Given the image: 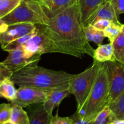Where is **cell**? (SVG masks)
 <instances>
[{
  "label": "cell",
  "mask_w": 124,
  "mask_h": 124,
  "mask_svg": "<svg viewBox=\"0 0 124 124\" xmlns=\"http://www.w3.org/2000/svg\"><path fill=\"white\" fill-rule=\"evenodd\" d=\"M42 27L53 41L56 53L80 58L86 54L93 57L94 49L85 34L79 0Z\"/></svg>",
  "instance_id": "6da1fadb"
},
{
  "label": "cell",
  "mask_w": 124,
  "mask_h": 124,
  "mask_svg": "<svg viewBox=\"0 0 124 124\" xmlns=\"http://www.w3.org/2000/svg\"><path fill=\"white\" fill-rule=\"evenodd\" d=\"M73 74L62 71H54L38 65L24 68L14 73L11 80L20 86H29L50 91L69 87Z\"/></svg>",
  "instance_id": "7a4b0ae2"
},
{
  "label": "cell",
  "mask_w": 124,
  "mask_h": 124,
  "mask_svg": "<svg viewBox=\"0 0 124 124\" xmlns=\"http://www.w3.org/2000/svg\"><path fill=\"white\" fill-rule=\"evenodd\" d=\"M109 79L105 63H100L96 79L89 96L82 108L76 113L80 117L94 119L97 114L108 105Z\"/></svg>",
  "instance_id": "3957f363"
},
{
  "label": "cell",
  "mask_w": 124,
  "mask_h": 124,
  "mask_svg": "<svg viewBox=\"0 0 124 124\" xmlns=\"http://www.w3.org/2000/svg\"><path fill=\"white\" fill-rule=\"evenodd\" d=\"M19 23L48 25L50 23V19L38 1L22 0L19 6L0 19V24L6 25Z\"/></svg>",
  "instance_id": "277c9868"
},
{
  "label": "cell",
  "mask_w": 124,
  "mask_h": 124,
  "mask_svg": "<svg viewBox=\"0 0 124 124\" xmlns=\"http://www.w3.org/2000/svg\"><path fill=\"white\" fill-rule=\"evenodd\" d=\"M100 62L94 60L93 65L84 71L71 77L69 83V90L77 102V111L79 110L89 96L95 82Z\"/></svg>",
  "instance_id": "5b68a950"
},
{
  "label": "cell",
  "mask_w": 124,
  "mask_h": 124,
  "mask_svg": "<svg viewBox=\"0 0 124 124\" xmlns=\"http://www.w3.org/2000/svg\"><path fill=\"white\" fill-rule=\"evenodd\" d=\"M38 30L21 49L27 58L40 57L47 53H56L55 47L50 38L48 36L41 24H36Z\"/></svg>",
  "instance_id": "8992f818"
},
{
  "label": "cell",
  "mask_w": 124,
  "mask_h": 124,
  "mask_svg": "<svg viewBox=\"0 0 124 124\" xmlns=\"http://www.w3.org/2000/svg\"><path fill=\"white\" fill-rule=\"evenodd\" d=\"M109 79L108 105L124 91V64L117 61L105 62Z\"/></svg>",
  "instance_id": "52a82bcc"
},
{
  "label": "cell",
  "mask_w": 124,
  "mask_h": 124,
  "mask_svg": "<svg viewBox=\"0 0 124 124\" xmlns=\"http://www.w3.org/2000/svg\"><path fill=\"white\" fill-rule=\"evenodd\" d=\"M36 28V24L30 23H19L11 25L0 24V44L1 48L12 41L34 31Z\"/></svg>",
  "instance_id": "ba28073f"
},
{
  "label": "cell",
  "mask_w": 124,
  "mask_h": 124,
  "mask_svg": "<svg viewBox=\"0 0 124 124\" xmlns=\"http://www.w3.org/2000/svg\"><path fill=\"white\" fill-rule=\"evenodd\" d=\"M48 91L29 86H20L17 89L15 98L12 105H17L24 108L33 104H41L46 101Z\"/></svg>",
  "instance_id": "9c48e42d"
},
{
  "label": "cell",
  "mask_w": 124,
  "mask_h": 124,
  "mask_svg": "<svg viewBox=\"0 0 124 124\" xmlns=\"http://www.w3.org/2000/svg\"><path fill=\"white\" fill-rule=\"evenodd\" d=\"M8 52V55L2 63L13 74L27 67L37 65L40 60V57L27 58L21 49H17Z\"/></svg>",
  "instance_id": "30bf717a"
},
{
  "label": "cell",
  "mask_w": 124,
  "mask_h": 124,
  "mask_svg": "<svg viewBox=\"0 0 124 124\" xmlns=\"http://www.w3.org/2000/svg\"><path fill=\"white\" fill-rule=\"evenodd\" d=\"M105 1V0H79L81 18L84 27L93 24L98 10Z\"/></svg>",
  "instance_id": "8fae6325"
},
{
  "label": "cell",
  "mask_w": 124,
  "mask_h": 124,
  "mask_svg": "<svg viewBox=\"0 0 124 124\" xmlns=\"http://www.w3.org/2000/svg\"><path fill=\"white\" fill-rule=\"evenodd\" d=\"M78 0H42L40 2L44 11L50 19L60 13Z\"/></svg>",
  "instance_id": "7c38bea8"
},
{
  "label": "cell",
  "mask_w": 124,
  "mask_h": 124,
  "mask_svg": "<svg viewBox=\"0 0 124 124\" xmlns=\"http://www.w3.org/2000/svg\"><path fill=\"white\" fill-rule=\"evenodd\" d=\"M70 94H71L69 90V87L55 89L48 91L46 101L42 103L44 108L50 115H53V111L54 108L59 106L62 101Z\"/></svg>",
  "instance_id": "4fadbf2b"
},
{
  "label": "cell",
  "mask_w": 124,
  "mask_h": 124,
  "mask_svg": "<svg viewBox=\"0 0 124 124\" xmlns=\"http://www.w3.org/2000/svg\"><path fill=\"white\" fill-rule=\"evenodd\" d=\"M99 19H107L116 24L122 25V24L119 21L118 17L116 15V12L110 1H105L101 6L94 17L93 24Z\"/></svg>",
  "instance_id": "5bb4252c"
},
{
  "label": "cell",
  "mask_w": 124,
  "mask_h": 124,
  "mask_svg": "<svg viewBox=\"0 0 124 124\" xmlns=\"http://www.w3.org/2000/svg\"><path fill=\"white\" fill-rule=\"evenodd\" d=\"M52 117L44 109L42 103L38 104L30 112V124H50Z\"/></svg>",
  "instance_id": "9a60e30c"
},
{
  "label": "cell",
  "mask_w": 124,
  "mask_h": 124,
  "mask_svg": "<svg viewBox=\"0 0 124 124\" xmlns=\"http://www.w3.org/2000/svg\"><path fill=\"white\" fill-rule=\"evenodd\" d=\"M93 58L94 60L100 63L116 61L114 58L112 43H110L106 44L98 45V47L94 49Z\"/></svg>",
  "instance_id": "2e32d148"
},
{
  "label": "cell",
  "mask_w": 124,
  "mask_h": 124,
  "mask_svg": "<svg viewBox=\"0 0 124 124\" xmlns=\"http://www.w3.org/2000/svg\"><path fill=\"white\" fill-rule=\"evenodd\" d=\"M12 105L10 120L15 124H30L29 116L23 107L17 105Z\"/></svg>",
  "instance_id": "e0dca14e"
},
{
  "label": "cell",
  "mask_w": 124,
  "mask_h": 124,
  "mask_svg": "<svg viewBox=\"0 0 124 124\" xmlns=\"http://www.w3.org/2000/svg\"><path fill=\"white\" fill-rule=\"evenodd\" d=\"M17 89L15 87V83L11 79L5 80L0 84V97L8 101H13L16 96Z\"/></svg>",
  "instance_id": "ac0fdd59"
},
{
  "label": "cell",
  "mask_w": 124,
  "mask_h": 124,
  "mask_svg": "<svg viewBox=\"0 0 124 124\" xmlns=\"http://www.w3.org/2000/svg\"><path fill=\"white\" fill-rule=\"evenodd\" d=\"M84 30L86 37L89 42L92 41L98 45L101 44L105 38L104 31L96 29L92 24L85 27Z\"/></svg>",
  "instance_id": "d6986e66"
},
{
  "label": "cell",
  "mask_w": 124,
  "mask_h": 124,
  "mask_svg": "<svg viewBox=\"0 0 124 124\" xmlns=\"http://www.w3.org/2000/svg\"><path fill=\"white\" fill-rule=\"evenodd\" d=\"M115 60L124 64V35L122 33L112 43Z\"/></svg>",
  "instance_id": "ffe728a7"
},
{
  "label": "cell",
  "mask_w": 124,
  "mask_h": 124,
  "mask_svg": "<svg viewBox=\"0 0 124 124\" xmlns=\"http://www.w3.org/2000/svg\"><path fill=\"white\" fill-rule=\"evenodd\" d=\"M108 105L116 118L124 119V91Z\"/></svg>",
  "instance_id": "44dd1931"
},
{
  "label": "cell",
  "mask_w": 124,
  "mask_h": 124,
  "mask_svg": "<svg viewBox=\"0 0 124 124\" xmlns=\"http://www.w3.org/2000/svg\"><path fill=\"white\" fill-rule=\"evenodd\" d=\"M116 119L108 105H106L96 116L92 124H111Z\"/></svg>",
  "instance_id": "7402d4cb"
},
{
  "label": "cell",
  "mask_w": 124,
  "mask_h": 124,
  "mask_svg": "<svg viewBox=\"0 0 124 124\" xmlns=\"http://www.w3.org/2000/svg\"><path fill=\"white\" fill-rule=\"evenodd\" d=\"M38 30V28L37 27L35 30L17 39V40H15V41H12L10 43L8 44L6 46L2 47V49L4 51H7V52H9V51H13V50L15 49H20L23 45L25 44L27 42H28L34 35L37 34Z\"/></svg>",
  "instance_id": "603a6c76"
},
{
  "label": "cell",
  "mask_w": 124,
  "mask_h": 124,
  "mask_svg": "<svg viewBox=\"0 0 124 124\" xmlns=\"http://www.w3.org/2000/svg\"><path fill=\"white\" fill-rule=\"evenodd\" d=\"M22 0H0V19L10 13Z\"/></svg>",
  "instance_id": "cb8c5ba5"
},
{
  "label": "cell",
  "mask_w": 124,
  "mask_h": 124,
  "mask_svg": "<svg viewBox=\"0 0 124 124\" xmlns=\"http://www.w3.org/2000/svg\"><path fill=\"white\" fill-rule=\"evenodd\" d=\"M122 25L111 22L110 25L104 30V33L105 36L108 39L111 43L113 42L116 38L121 33Z\"/></svg>",
  "instance_id": "d4e9b609"
},
{
  "label": "cell",
  "mask_w": 124,
  "mask_h": 124,
  "mask_svg": "<svg viewBox=\"0 0 124 124\" xmlns=\"http://www.w3.org/2000/svg\"><path fill=\"white\" fill-rule=\"evenodd\" d=\"M12 107L11 103H3L0 104V124H2L10 120Z\"/></svg>",
  "instance_id": "484cf974"
},
{
  "label": "cell",
  "mask_w": 124,
  "mask_h": 124,
  "mask_svg": "<svg viewBox=\"0 0 124 124\" xmlns=\"http://www.w3.org/2000/svg\"><path fill=\"white\" fill-rule=\"evenodd\" d=\"M50 124H73V120L70 117H60L56 114L52 115Z\"/></svg>",
  "instance_id": "4316f807"
},
{
  "label": "cell",
  "mask_w": 124,
  "mask_h": 124,
  "mask_svg": "<svg viewBox=\"0 0 124 124\" xmlns=\"http://www.w3.org/2000/svg\"><path fill=\"white\" fill-rule=\"evenodd\" d=\"M13 74L2 62H0V84L6 79H11Z\"/></svg>",
  "instance_id": "83f0119b"
},
{
  "label": "cell",
  "mask_w": 124,
  "mask_h": 124,
  "mask_svg": "<svg viewBox=\"0 0 124 124\" xmlns=\"http://www.w3.org/2000/svg\"><path fill=\"white\" fill-rule=\"evenodd\" d=\"M117 17L124 13V0H110Z\"/></svg>",
  "instance_id": "f1b7e54d"
},
{
  "label": "cell",
  "mask_w": 124,
  "mask_h": 124,
  "mask_svg": "<svg viewBox=\"0 0 124 124\" xmlns=\"http://www.w3.org/2000/svg\"><path fill=\"white\" fill-rule=\"evenodd\" d=\"M70 117L73 120V124H92L94 120L92 118L80 117L76 113Z\"/></svg>",
  "instance_id": "f546056e"
},
{
  "label": "cell",
  "mask_w": 124,
  "mask_h": 124,
  "mask_svg": "<svg viewBox=\"0 0 124 124\" xmlns=\"http://www.w3.org/2000/svg\"><path fill=\"white\" fill-rule=\"evenodd\" d=\"M111 22L107 19H99V20L96 21L94 24L92 25L99 30L104 31L105 29L108 26Z\"/></svg>",
  "instance_id": "4dcf8cb0"
},
{
  "label": "cell",
  "mask_w": 124,
  "mask_h": 124,
  "mask_svg": "<svg viewBox=\"0 0 124 124\" xmlns=\"http://www.w3.org/2000/svg\"><path fill=\"white\" fill-rule=\"evenodd\" d=\"M111 124H124V119L116 118L111 122Z\"/></svg>",
  "instance_id": "1f68e13d"
},
{
  "label": "cell",
  "mask_w": 124,
  "mask_h": 124,
  "mask_svg": "<svg viewBox=\"0 0 124 124\" xmlns=\"http://www.w3.org/2000/svg\"><path fill=\"white\" fill-rule=\"evenodd\" d=\"M121 33L124 35V24H122L121 26Z\"/></svg>",
  "instance_id": "d6a6232c"
},
{
  "label": "cell",
  "mask_w": 124,
  "mask_h": 124,
  "mask_svg": "<svg viewBox=\"0 0 124 124\" xmlns=\"http://www.w3.org/2000/svg\"><path fill=\"white\" fill-rule=\"evenodd\" d=\"M2 124H15L14 123H13L12 122H11L10 120H8V121H7L6 122L3 123Z\"/></svg>",
  "instance_id": "836d02e7"
},
{
  "label": "cell",
  "mask_w": 124,
  "mask_h": 124,
  "mask_svg": "<svg viewBox=\"0 0 124 124\" xmlns=\"http://www.w3.org/2000/svg\"><path fill=\"white\" fill-rule=\"evenodd\" d=\"M105 1H110V0H105Z\"/></svg>",
  "instance_id": "e575fe53"
},
{
  "label": "cell",
  "mask_w": 124,
  "mask_h": 124,
  "mask_svg": "<svg viewBox=\"0 0 124 124\" xmlns=\"http://www.w3.org/2000/svg\"><path fill=\"white\" fill-rule=\"evenodd\" d=\"M41 1H42V0H41ZM41 1H40V2H41Z\"/></svg>",
  "instance_id": "d590c367"
},
{
  "label": "cell",
  "mask_w": 124,
  "mask_h": 124,
  "mask_svg": "<svg viewBox=\"0 0 124 124\" xmlns=\"http://www.w3.org/2000/svg\"></svg>",
  "instance_id": "8d00e7d4"
}]
</instances>
